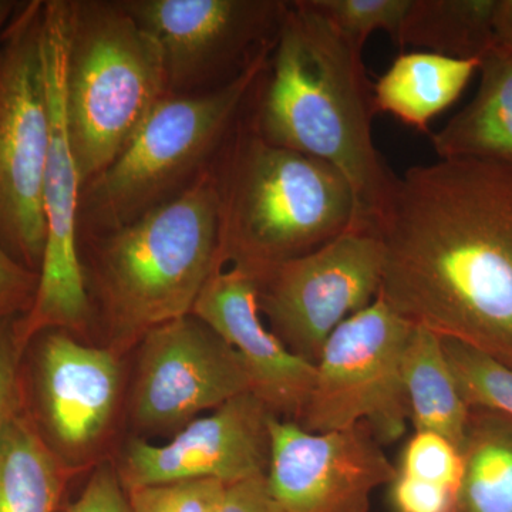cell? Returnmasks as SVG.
Wrapping results in <instances>:
<instances>
[{"instance_id": "3957f363", "label": "cell", "mask_w": 512, "mask_h": 512, "mask_svg": "<svg viewBox=\"0 0 512 512\" xmlns=\"http://www.w3.org/2000/svg\"><path fill=\"white\" fill-rule=\"evenodd\" d=\"M92 326L121 357L150 330L190 315L217 265L212 167L175 200L124 227L79 237Z\"/></svg>"}, {"instance_id": "603a6c76", "label": "cell", "mask_w": 512, "mask_h": 512, "mask_svg": "<svg viewBox=\"0 0 512 512\" xmlns=\"http://www.w3.org/2000/svg\"><path fill=\"white\" fill-rule=\"evenodd\" d=\"M443 345L467 406L512 419V366L458 340L443 338Z\"/></svg>"}, {"instance_id": "277c9868", "label": "cell", "mask_w": 512, "mask_h": 512, "mask_svg": "<svg viewBox=\"0 0 512 512\" xmlns=\"http://www.w3.org/2000/svg\"><path fill=\"white\" fill-rule=\"evenodd\" d=\"M245 109L212 164L217 264L258 278L355 229L356 202L335 167L268 143Z\"/></svg>"}, {"instance_id": "f1b7e54d", "label": "cell", "mask_w": 512, "mask_h": 512, "mask_svg": "<svg viewBox=\"0 0 512 512\" xmlns=\"http://www.w3.org/2000/svg\"><path fill=\"white\" fill-rule=\"evenodd\" d=\"M56 512H133L116 466L103 463L93 471L86 487L74 501L60 505Z\"/></svg>"}, {"instance_id": "e0dca14e", "label": "cell", "mask_w": 512, "mask_h": 512, "mask_svg": "<svg viewBox=\"0 0 512 512\" xmlns=\"http://www.w3.org/2000/svg\"><path fill=\"white\" fill-rule=\"evenodd\" d=\"M476 97L431 136L440 160H477L512 168V53L493 50L480 63Z\"/></svg>"}, {"instance_id": "8fae6325", "label": "cell", "mask_w": 512, "mask_h": 512, "mask_svg": "<svg viewBox=\"0 0 512 512\" xmlns=\"http://www.w3.org/2000/svg\"><path fill=\"white\" fill-rule=\"evenodd\" d=\"M382 272L377 232L349 229L255 278L259 312L286 348L316 365L333 330L375 301Z\"/></svg>"}, {"instance_id": "d4e9b609", "label": "cell", "mask_w": 512, "mask_h": 512, "mask_svg": "<svg viewBox=\"0 0 512 512\" xmlns=\"http://www.w3.org/2000/svg\"><path fill=\"white\" fill-rule=\"evenodd\" d=\"M396 473L458 491L463 460L460 448L433 431L414 430L394 464Z\"/></svg>"}, {"instance_id": "5b68a950", "label": "cell", "mask_w": 512, "mask_h": 512, "mask_svg": "<svg viewBox=\"0 0 512 512\" xmlns=\"http://www.w3.org/2000/svg\"><path fill=\"white\" fill-rule=\"evenodd\" d=\"M66 117L83 187L170 94L157 40L120 0H70Z\"/></svg>"}, {"instance_id": "7c38bea8", "label": "cell", "mask_w": 512, "mask_h": 512, "mask_svg": "<svg viewBox=\"0 0 512 512\" xmlns=\"http://www.w3.org/2000/svg\"><path fill=\"white\" fill-rule=\"evenodd\" d=\"M120 356L43 330L23 355L25 412L43 441L77 468L109 430L120 393Z\"/></svg>"}, {"instance_id": "9c48e42d", "label": "cell", "mask_w": 512, "mask_h": 512, "mask_svg": "<svg viewBox=\"0 0 512 512\" xmlns=\"http://www.w3.org/2000/svg\"><path fill=\"white\" fill-rule=\"evenodd\" d=\"M413 328L379 295L340 323L323 345L296 423L313 433L366 423L382 444L402 439L410 423L403 356Z\"/></svg>"}, {"instance_id": "8992f818", "label": "cell", "mask_w": 512, "mask_h": 512, "mask_svg": "<svg viewBox=\"0 0 512 512\" xmlns=\"http://www.w3.org/2000/svg\"><path fill=\"white\" fill-rule=\"evenodd\" d=\"M269 57L218 89L164 97L120 156L84 185L79 237L124 227L191 188L220 154Z\"/></svg>"}, {"instance_id": "d6986e66", "label": "cell", "mask_w": 512, "mask_h": 512, "mask_svg": "<svg viewBox=\"0 0 512 512\" xmlns=\"http://www.w3.org/2000/svg\"><path fill=\"white\" fill-rule=\"evenodd\" d=\"M76 470L19 414L0 430V512H56Z\"/></svg>"}, {"instance_id": "d6a6232c", "label": "cell", "mask_w": 512, "mask_h": 512, "mask_svg": "<svg viewBox=\"0 0 512 512\" xmlns=\"http://www.w3.org/2000/svg\"><path fill=\"white\" fill-rule=\"evenodd\" d=\"M18 6L19 3L13 2V0H0V35H2L3 29L6 28L9 20L12 19Z\"/></svg>"}, {"instance_id": "2e32d148", "label": "cell", "mask_w": 512, "mask_h": 512, "mask_svg": "<svg viewBox=\"0 0 512 512\" xmlns=\"http://www.w3.org/2000/svg\"><path fill=\"white\" fill-rule=\"evenodd\" d=\"M192 315L237 350L251 392L274 416L299 420L315 383V365L291 352L265 325L254 276L235 266L215 265Z\"/></svg>"}, {"instance_id": "ffe728a7", "label": "cell", "mask_w": 512, "mask_h": 512, "mask_svg": "<svg viewBox=\"0 0 512 512\" xmlns=\"http://www.w3.org/2000/svg\"><path fill=\"white\" fill-rule=\"evenodd\" d=\"M402 373L414 430L433 431L460 448L470 407L458 390L443 338L414 325L404 350Z\"/></svg>"}, {"instance_id": "cb8c5ba5", "label": "cell", "mask_w": 512, "mask_h": 512, "mask_svg": "<svg viewBox=\"0 0 512 512\" xmlns=\"http://www.w3.org/2000/svg\"><path fill=\"white\" fill-rule=\"evenodd\" d=\"M306 3L362 50L369 36L379 30L397 45L412 6V0H306Z\"/></svg>"}, {"instance_id": "f546056e", "label": "cell", "mask_w": 512, "mask_h": 512, "mask_svg": "<svg viewBox=\"0 0 512 512\" xmlns=\"http://www.w3.org/2000/svg\"><path fill=\"white\" fill-rule=\"evenodd\" d=\"M39 274L16 261L0 245V320L26 315L35 302Z\"/></svg>"}, {"instance_id": "1f68e13d", "label": "cell", "mask_w": 512, "mask_h": 512, "mask_svg": "<svg viewBox=\"0 0 512 512\" xmlns=\"http://www.w3.org/2000/svg\"><path fill=\"white\" fill-rule=\"evenodd\" d=\"M495 50L512 53V0H497L494 13Z\"/></svg>"}, {"instance_id": "52a82bcc", "label": "cell", "mask_w": 512, "mask_h": 512, "mask_svg": "<svg viewBox=\"0 0 512 512\" xmlns=\"http://www.w3.org/2000/svg\"><path fill=\"white\" fill-rule=\"evenodd\" d=\"M43 16L45 0L19 3L0 35V245L37 274L46 247L50 140Z\"/></svg>"}, {"instance_id": "ba28073f", "label": "cell", "mask_w": 512, "mask_h": 512, "mask_svg": "<svg viewBox=\"0 0 512 512\" xmlns=\"http://www.w3.org/2000/svg\"><path fill=\"white\" fill-rule=\"evenodd\" d=\"M70 0H45L43 63L49 100L50 140L43 181L46 247L35 302L15 322L25 352L43 330L83 335L92 328V308L79 254V210L83 184L66 117V62Z\"/></svg>"}, {"instance_id": "44dd1931", "label": "cell", "mask_w": 512, "mask_h": 512, "mask_svg": "<svg viewBox=\"0 0 512 512\" xmlns=\"http://www.w3.org/2000/svg\"><path fill=\"white\" fill-rule=\"evenodd\" d=\"M454 512H512V419L470 407Z\"/></svg>"}, {"instance_id": "7402d4cb", "label": "cell", "mask_w": 512, "mask_h": 512, "mask_svg": "<svg viewBox=\"0 0 512 512\" xmlns=\"http://www.w3.org/2000/svg\"><path fill=\"white\" fill-rule=\"evenodd\" d=\"M497 0H412L397 46L481 62L495 49Z\"/></svg>"}, {"instance_id": "30bf717a", "label": "cell", "mask_w": 512, "mask_h": 512, "mask_svg": "<svg viewBox=\"0 0 512 512\" xmlns=\"http://www.w3.org/2000/svg\"><path fill=\"white\" fill-rule=\"evenodd\" d=\"M157 40L170 94L208 92L268 59L281 32L284 0H120Z\"/></svg>"}, {"instance_id": "83f0119b", "label": "cell", "mask_w": 512, "mask_h": 512, "mask_svg": "<svg viewBox=\"0 0 512 512\" xmlns=\"http://www.w3.org/2000/svg\"><path fill=\"white\" fill-rule=\"evenodd\" d=\"M389 504L393 512H454L457 491L394 473Z\"/></svg>"}, {"instance_id": "4316f807", "label": "cell", "mask_w": 512, "mask_h": 512, "mask_svg": "<svg viewBox=\"0 0 512 512\" xmlns=\"http://www.w3.org/2000/svg\"><path fill=\"white\" fill-rule=\"evenodd\" d=\"M18 318L0 320V430L25 412L23 355L16 339Z\"/></svg>"}, {"instance_id": "6da1fadb", "label": "cell", "mask_w": 512, "mask_h": 512, "mask_svg": "<svg viewBox=\"0 0 512 512\" xmlns=\"http://www.w3.org/2000/svg\"><path fill=\"white\" fill-rule=\"evenodd\" d=\"M379 296L413 325L512 366V168L477 160L397 177L376 229Z\"/></svg>"}, {"instance_id": "484cf974", "label": "cell", "mask_w": 512, "mask_h": 512, "mask_svg": "<svg viewBox=\"0 0 512 512\" xmlns=\"http://www.w3.org/2000/svg\"><path fill=\"white\" fill-rule=\"evenodd\" d=\"M225 487L217 480H188L126 491L133 512H215Z\"/></svg>"}, {"instance_id": "7a4b0ae2", "label": "cell", "mask_w": 512, "mask_h": 512, "mask_svg": "<svg viewBox=\"0 0 512 512\" xmlns=\"http://www.w3.org/2000/svg\"><path fill=\"white\" fill-rule=\"evenodd\" d=\"M245 111L268 143L318 158L342 173L355 197V229L376 232L397 175L373 141L376 111L363 50L306 0L289 2Z\"/></svg>"}, {"instance_id": "9a60e30c", "label": "cell", "mask_w": 512, "mask_h": 512, "mask_svg": "<svg viewBox=\"0 0 512 512\" xmlns=\"http://www.w3.org/2000/svg\"><path fill=\"white\" fill-rule=\"evenodd\" d=\"M271 410L252 392L228 400L177 431L167 444L133 439L117 474L124 490L188 480L237 483L266 476L271 460Z\"/></svg>"}, {"instance_id": "4fadbf2b", "label": "cell", "mask_w": 512, "mask_h": 512, "mask_svg": "<svg viewBox=\"0 0 512 512\" xmlns=\"http://www.w3.org/2000/svg\"><path fill=\"white\" fill-rule=\"evenodd\" d=\"M138 349L130 412L140 429L175 434L251 392L237 350L192 313L150 330Z\"/></svg>"}, {"instance_id": "4dcf8cb0", "label": "cell", "mask_w": 512, "mask_h": 512, "mask_svg": "<svg viewBox=\"0 0 512 512\" xmlns=\"http://www.w3.org/2000/svg\"><path fill=\"white\" fill-rule=\"evenodd\" d=\"M215 512H284L269 490L266 476L227 484Z\"/></svg>"}, {"instance_id": "5bb4252c", "label": "cell", "mask_w": 512, "mask_h": 512, "mask_svg": "<svg viewBox=\"0 0 512 512\" xmlns=\"http://www.w3.org/2000/svg\"><path fill=\"white\" fill-rule=\"evenodd\" d=\"M269 490L284 512H370L396 468L366 423L313 433L272 416Z\"/></svg>"}, {"instance_id": "ac0fdd59", "label": "cell", "mask_w": 512, "mask_h": 512, "mask_svg": "<svg viewBox=\"0 0 512 512\" xmlns=\"http://www.w3.org/2000/svg\"><path fill=\"white\" fill-rule=\"evenodd\" d=\"M480 63L431 52L402 53L373 84L375 111L429 133L431 121L456 103Z\"/></svg>"}]
</instances>
